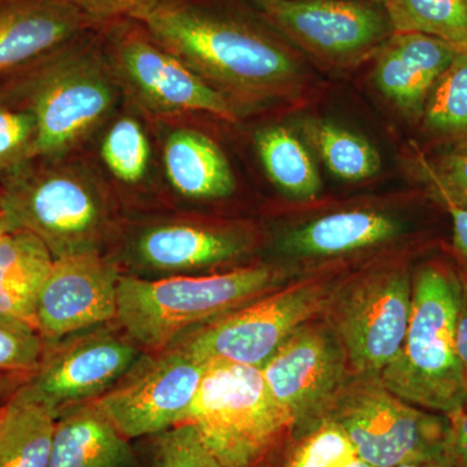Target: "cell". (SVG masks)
<instances>
[{
	"instance_id": "5",
	"label": "cell",
	"mask_w": 467,
	"mask_h": 467,
	"mask_svg": "<svg viewBox=\"0 0 467 467\" xmlns=\"http://www.w3.org/2000/svg\"><path fill=\"white\" fill-rule=\"evenodd\" d=\"M0 205L9 232L33 234L54 259L99 251L109 209L94 178L82 169L36 160L2 181Z\"/></svg>"
},
{
	"instance_id": "19",
	"label": "cell",
	"mask_w": 467,
	"mask_h": 467,
	"mask_svg": "<svg viewBox=\"0 0 467 467\" xmlns=\"http://www.w3.org/2000/svg\"><path fill=\"white\" fill-rule=\"evenodd\" d=\"M133 448L95 401L57 417L48 467H131Z\"/></svg>"
},
{
	"instance_id": "10",
	"label": "cell",
	"mask_w": 467,
	"mask_h": 467,
	"mask_svg": "<svg viewBox=\"0 0 467 467\" xmlns=\"http://www.w3.org/2000/svg\"><path fill=\"white\" fill-rule=\"evenodd\" d=\"M276 32L333 67L356 66L395 33L383 3L374 0H259Z\"/></svg>"
},
{
	"instance_id": "42",
	"label": "cell",
	"mask_w": 467,
	"mask_h": 467,
	"mask_svg": "<svg viewBox=\"0 0 467 467\" xmlns=\"http://www.w3.org/2000/svg\"><path fill=\"white\" fill-rule=\"evenodd\" d=\"M374 2L383 3V5H384V0H374Z\"/></svg>"
},
{
	"instance_id": "24",
	"label": "cell",
	"mask_w": 467,
	"mask_h": 467,
	"mask_svg": "<svg viewBox=\"0 0 467 467\" xmlns=\"http://www.w3.org/2000/svg\"><path fill=\"white\" fill-rule=\"evenodd\" d=\"M420 125L436 149H467V50L456 55L436 82Z\"/></svg>"
},
{
	"instance_id": "15",
	"label": "cell",
	"mask_w": 467,
	"mask_h": 467,
	"mask_svg": "<svg viewBox=\"0 0 467 467\" xmlns=\"http://www.w3.org/2000/svg\"><path fill=\"white\" fill-rule=\"evenodd\" d=\"M119 276L99 251L55 259L34 317L43 339L55 342L116 322Z\"/></svg>"
},
{
	"instance_id": "30",
	"label": "cell",
	"mask_w": 467,
	"mask_h": 467,
	"mask_svg": "<svg viewBox=\"0 0 467 467\" xmlns=\"http://www.w3.org/2000/svg\"><path fill=\"white\" fill-rule=\"evenodd\" d=\"M417 175L442 207L467 209V149L422 156L417 162Z\"/></svg>"
},
{
	"instance_id": "2",
	"label": "cell",
	"mask_w": 467,
	"mask_h": 467,
	"mask_svg": "<svg viewBox=\"0 0 467 467\" xmlns=\"http://www.w3.org/2000/svg\"><path fill=\"white\" fill-rule=\"evenodd\" d=\"M461 275L441 263L425 264L411 278V315L400 352L379 379L402 400L453 416L467 408L456 352Z\"/></svg>"
},
{
	"instance_id": "18",
	"label": "cell",
	"mask_w": 467,
	"mask_h": 467,
	"mask_svg": "<svg viewBox=\"0 0 467 467\" xmlns=\"http://www.w3.org/2000/svg\"><path fill=\"white\" fill-rule=\"evenodd\" d=\"M250 248L251 239L238 230L174 221L144 230L135 242L134 254L140 265L171 276L223 265Z\"/></svg>"
},
{
	"instance_id": "31",
	"label": "cell",
	"mask_w": 467,
	"mask_h": 467,
	"mask_svg": "<svg viewBox=\"0 0 467 467\" xmlns=\"http://www.w3.org/2000/svg\"><path fill=\"white\" fill-rule=\"evenodd\" d=\"M36 117L0 97V182L36 160Z\"/></svg>"
},
{
	"instance_id": "41",
	"label": "cell",
	"mask_w": 467,
	"mask_h": 467,
	"mask_svg": "<svg viewBox=\"0 0 467 467\" xmlns=\"http://www.w3.org/2000/svg\"><path fill=\"white\" fill-rule=\"evenodd\" d=\"M344 467H374L371 466L370 463L365 462L362 459H356L355 461H352V462L348 463V465H346Z\"/></svg>"
},
{
	"instance_id": "16",
	"label": "cell",
	"mask_w": 467,
	"mask_h": 467,
	"mask_svg": "<svg viewBox=\"0 0 467 467\" xmlns=\"http://www.w3.org/2000/svg\"><path fill=\"white\" fill-rule=\"evenodd\" d=\"M95 26L72 0H0V79L23 72Z\"/></svg>"
},
{
	"instance_id": "23",
	"label": "cell",
	"mask_w": 467,
	"mask_h": 467,
	"mask_svg": "<svg viewBox=\"0 0 467 467\" xmlns=\"http://www.w3.org/2000/svg\"><path fill=\"white\" fill-rule=\"evenodd\" d=\"M57 420L21 387L0 410V467H48Z\"/></svg>"
},
{
	"instance_id": "34",
	"label": "cell",
	"mask_w": 467,
	"mask_h": 467,
	"mask_svg": "<svg viewBox=\"0 0 467 467\" xmlns=\"http://www.w3.org/2000/svg\"><path fill=\"white\" fill-rule=\"evenodd\" d=\"M95 24L117 18L140 21L164 0H72Z\"/></svg>"
},
{
	"instance_id": "17",
	"label": "cell",
	"mask_w": 467,
	"mask_h": 467,
	"mask_svg": "<svg viewBox=\"0 0 467 467\" xmlns=\"http://www.w3.org/2000/svg\"><path fill=\"white\" fill-rule=\"evenodd\" d=\"M461 48L422 33L395 32L376 54L374 84L411 124Z\"/></svg>"
},
{
	"instance_id": "7",
	"label": "cell",
	"mask_w": 467,
	"mask_h": 467,
	"mask_svg": "<svg viewBox=\"0 0 467 467\" xmlns=\"http://www.w3.org/2000/svg\"><path fill=\"white\" fill-rule=\"evenodd\" d=\"M324 417L349 436L359 459L374 467L438 459L448 453L450 420L402 400L379 377L358 376L344 384Z\"/></svg>"
},
{
	"instance_id": "37",
	"label": "cell",
	"mask_w": 467,
	"mask_h": 467,
	"mask_svg": "<svg viewBox=\"0 0 467 467\" xmlns=\"http://www.w3.org/2000/svg\"><path fill=\"white\" fill-rule=\"evenodd\" d=\"M461 281L462 285H461L460 306L456 319V352L467 389V284L462 276Z\"/></svg>"
},
{
	"instance_id": "32",
	"label": "cell",
	"mask_w": 467,
	"mask_h": 467,
	"mask_svg": "<svg viewBox=\"0 0 467 467\" xmlns=\"http://www.w3.org/2000/svg\"><path fill=\"white\" fill-rule=\"evenodd\" d=\"M46 344L33 325L0 316V373L32 376Z\"/></svg>"
},
{
	"instance_id": "27",
	"label": "cell",
	"mask_w": 467,
	"mask_h": 467,
	"mask_svg": "<svg viewBox=\"0 0 467 467\" xmlns=\"http://www.w3.org/2000/svg\"><path fill=\"white\" fill-rule=\"evenodd\" d=\"M395 32L427 34L467 50V0H384Z\"/></svg>"
},
{
	"instance_id": "26",
	"label": "cell",
	"mask_w": 467,
	"mask_h": 467,
	"mask_svg": "<svg viewBox=\"0 0 467 467\" xmlns=\"http://www.w3.org/2000/svg\"><path fill=\"white\" fill-rule=\"evenodd\" d=\"M304 133L325 167L337 180L359 182L376 177L382 168L379 152L361 135L331 122L313 121Z\"/></svg>"
},
{
	"instance_id": "21",
	"label": "cell",
	"mask_w": 467,
	"mask_h": 467,
	"mask_svg": "<svg viewBox=\"0 0 467 467\" xmlns=\"http://www.w3.org/2000/svg\"><path fill=\"white\" fill-rule=\"evenodd\" d=\"M169 182L184 198L212 201L232 195L235 178L223 150L208 135L177 129L164 143Z\"/></svg>"
},
{
	"instance_id": "40",
	"label": "cell",
	"mask_w": 467,
	"mask_h": 467,
	"mask_svg": "<svg viewBox=\"0 0 467 467\" xmlns=\"http://www.w3.org/2000/svg\"><path fill=\"white\" fill-rule=\"evenodd\" d=\"M9 233L7 221H5V214H3L2 205H0V239Z\"/></svg>"
},
{
	"instance_id": "39",
	"label": "cell",
	"mask_w": 467,
	"mask_h": 467,
	"mask_svg": "<svg viewBox=\"0 0 467 467\" xmlns=\"http://www.w3.org/2000/svg\"><path fill=\"white\" fill-rule=\"evenodd\" d=\"M392 467H456V463L451 460L450 454L438 457V459L417 461V462L401 463V465Z\"/></svg>"
},
{
	"instance_id": "22",
	"label": "cell",
	"mask_w": 467,
	"mask_h": 467,
	"mask_svg": "<svg viewBox=\"0 0 467 467\" xmlns=\"http://www.w3.org/2000/svg\"><path fill=\"white\" fill-rule=\"evenodd\" d=\"M54 260L33 234L9 232L0 239V316L34 326L39 294Z\"/></svg>"
},
{
	"instance_id": "4",
	"label": "cell",
	"mask_w": 467,
	"mask_h": 467,
	"mask_svg": "<svg viewBox=\"0 0 467 467\" xmlns=\"http://www.w3.org/2000/svg\"><path fill=\"white\" fill-rule=\"evenodd\" d=\"M112 67L92 46H72L9 77L0 97L36 117V160H57L106 121L119 88Z\"/></svg>"
},
{
	"instance_id": "36",
	"label": "cell",
	"mask_w": 467,
	"mask_h": 467,
	"mask_svg": "<svg viewBox=\"0 0 467 467\" xmlns=\"http://www.w3.org/2000/svg\"><path fill=\"white\" fill-rule=\"evenodd\" d=\"M451 220V244L467 284V209L448 208Z\"/></svg>"
},
{
	"instance_id": "11",
	"label": "cell",
	"mask_w": 467,
	"mask_h": 467,
	"mask_svg": "<svg viewBox=\"0 0 467 467\" xmlns=\"http://www.w3.org/2000/svg\"><path fill=\"white\" fill-rule=\"evenodd\" d=\"M411 276L404 267L378 270L335 299L331 328L358 376L379 377L400 352L411 315Z\"/></svg>"
},
{
	"instance_id": "25",
	"label": "cell",
	"mask_w": 467,
	"mask_h": 467,
	"mask_svg": "<svg viewBox=\"0 0 467 467\" xmlns=\"http://www.w3.org/2000/svg\"><path fill=\"white\" fill-rule=\"evenodd\" d=\"M256 149L267 177L285 195L304 201L321 192V178L308 150L287 128L260 130Z\"/></svg>"
},
{
	"instance_id": "13",
	"label": "cell",
	"mask_w": 467,
	"mask_h": 467,
	"mask_svg": "<svg viewBox=\"0 0 467 467\" xmlns=\"http://www.w3.org/2000/svg\"><path fill=\"white\" fill-rule=\"evenodd\" d=\"M346 349L331 326L306 322L261 368L267 389L294 432L325 416L349 379Z\"/></svg>"
},
{
	"instance_id": "29",
	"label": "cell",
	"mask_w": 467,
	"mask_h": 467,
	"mask_svg": "<svg viewBox=\"0 0 467 467\" xmlns=\"http://www.w3.org/2000/svg\"><path fill=\"white\" fill-rule=\"evenodd\" d=\"M150 142L143 126L130 116L109 126L101 142V159L110 173L124 183H138L150 164Z\"/></svg>"
},
{
	"instance_id": "6",
	"label": "cell",
	"mask_w": 467,
	"mask_h": 467,
	"mask_svg": "<svg viewBox=\"0 0 467 467\" xmlns=\"http://www.w3.org/2000/svg\"><path fill=\"white\" fill-rule=\"evenodd\" d=\"M187 422L225 467H259L294 432L261 368L229 361L205 364Z\"/></svg>"
},
{
	"instance_id": "33",
	"label": "cell",
	"mask_w": 467,
	"mask_h": 467,
	"mask_svg": "<svg viewBox=\"0 0 467 467\" xmlns=\"http://www.w3.org/2000/svg\"><path fill=\"white\" fill-rule=\"evenodd\" d=\"M155 439L150 467H225L208 450L192 423L171 427Z\"/></svg>"
},
{
	"instance_id": "38",
	"label": "cell",
	"mask_w": 467,
	"mask_h": 467,
	"mask_svg": "<svg viewBox=\"0 0 467 467\" xmlns=\"http://www.w3.org/2000/svg\"><path fill=\"white\" fill-rule=\"evenodd\" d=\"M29 377L26 374L0 373V400H8L26 383Z\"/></svg>"
},
{
	"instance_id": "20",
	"label": "cell",
	"mask_w": 467,
	"mask_h": 467,
	"mask_svg": "<svg viewBox=\"0 0 467 467\" xmlns=\"http://www.w3.org/2000/svg\"><path fill=\"white\" fill-rule=\"evenodd\" d=\"M402 232L401 221L382 212H337L288 234L282 250L301 257L337 256L392 241Z\"/></svg>"
},
{
	"instance_id": "35",
	"label": "cell",
	"mask_w": 467,
	"mask_h": 467,
	"mask_svg": "<svg viewBox=\"0 0 467 467\" xmlns=\"http://www.w3.org/2000/svg\"><path fill=\"white\" fill-rule=\"evenodd\" d=\"M450 420V439L448 454L456 467H467V409L448 417Z\"/></svg>"
},
{
	"instance_id": "43",
	"label": "cell",
	"mask_w": 467,
	"mask_h": 467,
	"mask_svg": "<svg viewBox=\"0 0 467 467\" xmlns=\"http://www.w3.org/2000/svg\"><path fill=\"white\" fill-rule=\"evenodd\" d=\"M0 410H2V407H0Z\"/></svg>"
},
{
	"instance_id": "8",
	"label": "cell",
	"mask_w": 467,
	"mask_h": 467,
	"mask_svg": "<svg viewBox=\"0 0 467 467\" xmlns=\"http://www.w3.org/2000/svg\"><path fill=\"white\" fill-rule=\"evenodd\" d=\"M327 285L306 282L264 295L242 308L193 328L171 346L196 361H229L263 368L300 326L330 304Z\"/></svg>"
},
{
	"instance_id": "28",
	"label": "cell",
	"mask_w": 467,
	"mask_h": 467,
	"mask_svg": "<svg viewBox=\"0 0 467 467\" xmlns=\"http://www.w3.org/2000/svg\"><path fill=\"white\" fill-rule=\"evenodd\" d=\"M295 436L285 467H344L359 457L343 427L328 417L319 418Z\"/></svg>"
},
{
	"instance_id": "1",
	"label": "cell",
	"mask_w": 467,
	"mask_h": 467,
	"mask_svg": "<svg viewBox=\"0 0 467 467\" xmlns=\"http://www.w3.org/2000/svg\"><path fill=\"white\" fill-rule=\"evenodd\" d=\"M138 24L232 103L278 99L300 86L299 60L272 26L193 0H164Z\"/></svg>"
},
{
	"instance_id": "12",
	"label": "cell",
	"mask_w": 467,
	"mask_h": 467,
	"mask_svg": "<svg viewBox=\"0 0 467 467\" xmlns=\"http://www.w3.org/2000/svg\"><path fill=\"white\" fill-rule=\"evenodd\" d=\"M153 353L95 400L129 441L187 422L204 374L205 364L177 346Z\"/></svg>"
},
{
	"instance_id": "14",
	"label": "cell",
	"mask_w": 467,
	"mask_h": 467,
	"mask_svg": "<svg viewBox=\"0 0 467 467\" xmlns=\"http://www.w3.org/2000/svg\"><path fill=\"white\" fill-rule=\"evenodd\" d=\"M112 69L144 109L160 115L209 113L235 121L236 110L192 67L140 27L119 30L112 39Z\"/></svg>"
},
{
	"instance_id": "3",
	"label": "cell",
	"mask_w": 467,
	"mask_h": 467,
	"mask_svg": "<svg viewBox=\"0 0 467 467\" xmlns=\"http://www.w3.org/2000/svg\"><path fill=\"white\" fill-rule=\"evenodd\" d=\"M281 279L279 270L266 265L160 279L121 275L116 322L140 348L158 352L193 328L275 291Z\"/></svg>"
},
{
	"instance_id": "9",
	"label": "cell",
	"mask_w": 467,
	"mask_h": 467,
	"mask_svg": "<svg viewBox=\"0 0 467 467\" xmlns=\"http://www.w3.org/2000/svg\"><path fill=\"white\" fill-rule=\"evenodd\" d=\"M142 356V348L119 326H97L47 342L38 368L23 387L58 417L99 399Z\"/></svg>"
}]
</instances>
